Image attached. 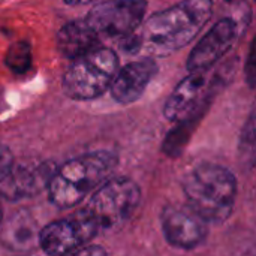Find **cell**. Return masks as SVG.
<instances>
[{"mask_svg": "<svg viewBox=\"0 0 256 256\" xmlns=\"http://www.w3.org/2000/svg\"><path fill=\"white\" fill-rule=\"evenodd\" d=\"M212 14L213 0H182L150 15L138 33L141 50L158 57L176 52L194 40Z\"/></svg>", "mask_w": 256, "mask_h": 256, "instance_id": "1", "label": "cell"}, {"mask_svg": "<svg viewBox=\"0 0 256 256\" xmlns=\"http://www.w3.org/2000/svg\"><path fill=\"white\" fill-rule=\"evenodd\" d=\"M118 165L111 150H96L76 156L56 168L48 184L50 201L60 208L78 206L104 184Z\"/></svg>", "mask_w": 256, "mask_h": 256, "instance_id": "2", "label": "cell"}, {"mask_svg": "<svg viewBox=\"0 0 256 256\" xmlns=\"http://www.w3.org/2000/svg\"><path fill=\"white\" fill-rule=\"evenodd\" d=\"M182 188L188 207L207 224H222L231 216L237 198V178L228 168L202 162L184 176Z\"/></svg>", "mask_w": 256, "mask_h": 256, "instance_id": "3", "label": "cell"}, {"mask_svg": "<svg viewBox=\"0 0 256 256\" xmlns=\"http://www.w3.org/2000/svg\"><path fill=\"white\" fill-rule=\"evenodd\" d=\"M120 69L117 54L99 46L69 64L63 75V92L74 100H92L102 96Z\"/></svg>", "mask_w": 256, "mask_h": 256, "instance_id": "4", "label": "cell"}, {"mask_svg": "<svg viewBox=\"0 0 256 256\" xmlns=\"http://www.w3.org/2000/svg\"><path fill=\"white\" fill-rule=\"evenodd\" d=\"M141 202V189L129 177L108 178L84 207L99 231H116L134 216Z\"/></svg>", "mask_w": 256, "mask_h": 256, "instance_id": "5", "label": "cell"}, {"mask_svg": "<svg viewBox=\"0 0 256 256\" xmlns=\"http://www.w3.org/2000/svg\"><path fill=\"white\" fill-rule=\"evenodd\" d=\"M99 232L96 222L81 208L39 230L38 246L48 256H66L88 246Z\"/></svg>", "mask_w": 256, "mask_h": 256, "instance_id": "6", "label": "cell"}, {"mask_svg": "<svg viewBox=\"0 0 256 256\" xmlns=\"http://www.w3.org/2000/svg\"><path fill=\"white\" fill-rule=\"evenodd\" d=\"M146 0H105L92 8L86 22L99 38H126L142 22Z\"/></svg>", "mask_w": 256, "mask_h": 256, "instance_id": "7", "label": "cell"}, {"mask_svg": "<svg viewBox=\"0 0 256 256\" xmlns=\"http://www.w3.org/2000/svg\"><path fill=\"white\" fill-rule=\"evenodd\" d=\"M213 87L207 70L190 72L172 90L164 106V116L172 123H186L206 105Z\"/></svg>", "mask_w": 256, "mask_h": 256, "instance_id": "8", "label": "cell"}, {"mask_svg": "<svg viewBox=\"0 0 256 256\" xmlns=\"http://www.w3.org/2000/svg\"><path fill=\"white\" fill-rule=\"evenodd\" d=\"M56 168L57 166L48 160L14 164L10 171L0 182V198L9 202H16L36 196L48 189Z\"/></svg>", "mask_w": 256, "mask_h": 256, "instance_id": "9", "label": "cell"}, {"mask_svg": "<svg viewBox=\"0 0 256 256\" xmlns=\"http://www.w3.org/2000/svg\"><path fill=\"white\" fill-rule=\"evenodd\" d=\"M165 240L183 250L201 246L208 237V224L188 206H168L160 214Z\"/></svg>", "mask_w": 256, "mask_h": 256, "instance_id": "10", "label": "cell"}, {"mask_svg": "<svg viewBox=\"0 0 256 256\" xmlns=\"http://www.w3.org/2000/svg\"><path fill=\"white\" fill-rule=\"evenodd\" d=\"M237 22L232 18H222L220 21H218L190 51L186 63L188 70H208L231 50L237 39Z\"/></svg>", "mask_w": 256, "mask_h": 256, "instance_id": "11", "label": "cell"}, {"mask_svg": "<svg viewBox=\"0 0 256 256\" xmlns=\"http://www.w3.org/2000/svg\"><path fill=\"white\" fill-rule=\"evenodd\" d=\"M158 74V63L153 58H141L118 69L110 90L117 104L130 105L136 102Z\"/></svg>", "mask_w": 256, "mask_h": 256, "instance_id": "12", "label": "cell"}, {"mask_svg": "<svg viewBox=\"0 0 256 256\" xmlns=\"http://www.w3.org/2000/svg\"><path fill=\"white\" fill-rule=\"evenodd\" d=\"M58 52L70 60H75L96 48H99L100 38L86 21H70L64 24L57 33Z\"/></svg>", "mask_w": 256, "mask_h": 256, "instance_id": "13", "label": "cell"}, {"mask_svg": "<svg viewBox=\"0 0 256 256\" xmlns=\"http://www.w3.org/2000/svg\"><path fill=\"white\" fill-rule=\"evenodd\" d=\"M38 234L39 230L34 226V220L27 213H18L14 214L6 225L3 226L2 238L6 243V246L12 249H30L32 243H38Z\"/></svg>", "mask_w": 256, "mask_h": 256, "instance_id": "14", "label": "cell"}, {"mask_svg": "<svg viewBox=\"0 0 256 256\" xmlns=\"http://www.w3.org/2000/svg\"><path fill=\"white\" fill-rule=\"evenodd\" d=\"M6 66L15 74H26L32 66V48L27 42L18 40L12 44L4 54Z\"/></svg>", "mask_w": 256, "mask_h": 256, "instance_id": "15", "label": "cell"}, {"mask_svg": "<svg viewBox=\"0 0 256 256\" xmlns=\"http://www.w3.org/2000/svg\"><path fill=\"white\" fill-rule=\"evenodd\" d=\"M14 164H15V159H14L10 148L8 146H4L3 142H0V182L10 171Z\"/></svg>", "mask_w": 256, "mask_h": 256, "instance_id": "16", "label": "cell"}, {"mask_svg": "<svg viewBox=\"0 0 256 256\" xmlns=\"http://www.w3.org/2000/svg\"><path fill=\"white\" fill-rule=\"evenodd\" d=\"M66 256H108L106 250L100 246H94V244H88V246H84L72 254Z\"/></svg>", "mask_w": 256, "mask_h": 256, "instance_id": "17", "label": "cell"}, {"mask_svg": "<svg viewBox=\"0 0 256 256\" xmlns=\"http://www.w3.org/2000/svg\"><path fill=\"white\" fill-rule=\"evenodd\" d=\"M254 52H255V46L252 45L250 48V52H249V58H248V82L250 87H254L255 84V57H254Z\"/></svg>", "mask_w": 256, "mask_h": 256, "instance_id": "18", "label": "cell"}, {"mask_svg": "<svg viewBox=\"0 0 256 256\" xmlns=\"http://www.w3.org/2000/svg\"><path fill=\"white\" fill-rule=\"evenodd\" d=\"M63 2L69 6H81V4H87L93 0H63Z\"/></svg>", "mask_w": 256, "mask_h": 256, "instance_id": "19", "label": "cell"}, {"mask_svg": "<svg viewBox=\"0 0 256 256\" xmlns=\"http://www.w3.org/2000/svg\"><path fill=\"white\" fill-rule=\"evenodd\" d=\"M3 222V207H2V201H0V225Z\"/></svg>", "mask_w": 256, "mask_h": 256, "instance_id": "20", "label": "cell"}, {"mask_svg": "<svg viewBox=\"0 0 256 256\" xmlns=\"http://www.w3.org/2000/svg\"><path fill=\"white\" fill-rule=\"evenodd\" d=\"M226 2H232V0H226Z\"/></svg>", "mask_w": 256, "mask_h": 256, "instance_id": "21", "label": "cell"}, {"mask_svg": "<svg viewBox=\"0 0 256 256\" xmlns=\"http://www.w3.org/2000/svg\"><path fill=\"white\" fill-rule=\"evenodd\" d=\"M249 256H252V255H249Z\"/></svg>", "mask_w": 256, "mask_h": 256, "instance_id": "22", "label": "cell"}, {"mask_svg": "<svg viewBox=\"0 0 256 256\" xmlns=\"http://www.w3.org/2000/svg\"><path fill=\"white\" fill-rule=\"evenodd\" d=\"M0 94H2V93H0Z\"/></svg>", "mask_w": 256, "mask_h": 256, "instance_id": "23", "label": "cell"}]
</instances>
